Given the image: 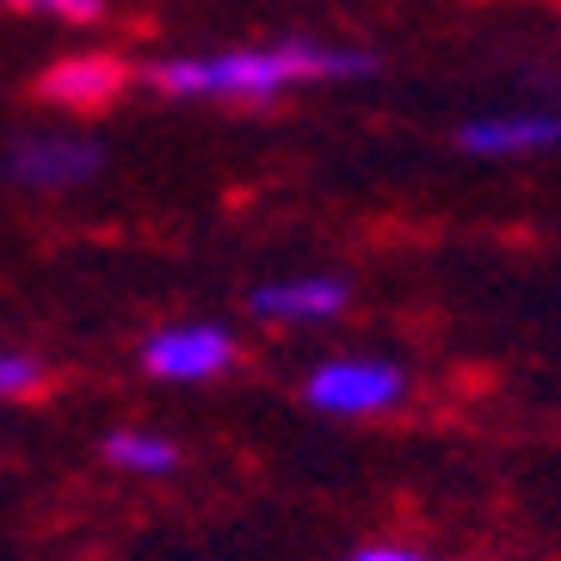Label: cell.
<instances>
[{
  "label": "cell",
  "mask_w": 561,
  "mask_h": 561,
  "mask_svg": "<svg viewBox=\"0 0 561 561\" xmlns=\"http://www.w3.org/2000/svg\"><path fill=\"white\" fill-rule=\"evenodd\" d=\"M377 75L370 50L314 44V37H278V44H234L204 56H161L149 62V87L173 100H278L309 81H364Z\"/></svg>",
  "instance_id": "1"
},
{
  "label": "cell",
  "mask_w": 561,
  "mask_h": 561,
  "mask_svg": "<svg viewBox=\"0 0 561 561\" xmlns=\"http://www.w3.org/2000/svg\"><path fill=\"white\" fill-rule=\"evenodd\" d=\"M105 149L68 130H25L0 149V180L19 192H81L100 180Z\"/></svg>",
  "instance_id": "2"
},
{
  "label": "cell",
  "mask_w": 561,
  "mask_h": 561,
  "mask_svg": "<svg viewBox=\"0 0 561 561\" xmlns=\"http://www.w3.org/2000/svg\"><path fill=\"white\" fill-rule=\"evenodd\" d=\"M302 396L314 413H333V420H377L408 401V370L389 358H328L309 370Z\"/></svg>",
  "instance_id": "3"
},
{
  "label": "cell",
  "mask_w": 561,
  "mask_h": 561,
  "mask_svg": "<svg viewBox=\"0 0 561 561\" xmlns=\"http://www.w3.org/2000/svg\"><path fill=\"white\" fill-rule=\"evenodd\" d=\"M234 333L216 328V321H173V328H154L142 340V370L154 382H210L222 370H234Z\"/></svg>",
  "instance_id": "4"
},
{
  "label": "cell",
  "mask_w": 561,
  "mask_h": 561,
  "mask_svg": "<svg viewBox=\"0 0 561 561\" xmlns=\"http://www.w3.org/2000/svg\"><path fill=\"white\" fill-rule=\"evenodd\" d=\"M561 142V117L556 112H506V117H476L457 130L462 154L481 161H512V154H543Z\"/></svg>",
  "instance_id": "5"
},
{
  "label": "cell",
  "mask_w": 561,
  "mask_h": 561,
  "mask_svg": "<svg viewBox=\"0 0 561 561\" xmlns=\"http://www.w3.org/2000/svg\"><path fill=\"white\" fill-rule=\"evenodd\" d=\"M352 302V284L346 278H278V284H260L248 297V309L260 321H284V328H309V321H333L346 314Z\"/></svg>",
  "instance_id": "6"
},
{
  "label": "cell",
  "mask_w": 561,
  "mask_h": 561,
  "mask_svg": "<svg viewBox=\"0 0 561 561\" xmlns=\"http://www.w3.org/2000/svg\"><path fill=\"white\" fill-rule=\"evenodd\" d=\"M117 81H124V68L112 56H68L44 75V100L50 105H75V112H100V105L117 100Z\"/></svg>",
  "instance_id": "7"
},
{
  "label": "cell",
  "mask_w": 561,
  "mask_h": 561,
  "mask_svg": "<svg viewBox=\"0 0 561 561\" xmlns=\"http://www.w3.org/2000/svg\"><path fill=\"white\" fill-rule=\"evenodd\" d=\"M105 462L124 469V476H173V469H180V445L161 438V432L117 426L112 438H105Z\"/></svg>",
  "instance_id": "8"
},
{
  "label": "cell",
  "mask_w": 561,
  "mask_h": 561,
  "mask_svg": "<svg viewBox=\"0 0 561 561\" xmlns=\"http://www.w3.org/2000/svg\"><path fill=\"white\" fill-rule=\"evenodd\" d=\"M44 358L37 352H19V346H0V401H19V396H37L44 389Z\"/></svg>",
  "instance_id": "9"
},
{
  "label": "cell",
  "mask_w": 561,
  "mask_h": 561,
  "mask_svg": "<svg viewBox=\"0 0 561 561\" xmlns=\"http://www.w3.org/2000/svg\"><path fill=\"white\" fill-rule=\"evenodd\" d=\"M19 13H37V19H62V25H93L105 19V0H7Z\"/></svg>",
  "instance_id": "10"
},
{
  "label": "cell",
  "mask_w": 561,
  "mask_h": 561,
  "mask_svg": "<svg viewBox=\"0 0 561 561\" xmlns=\"http://www.w3.org/2000/svg\"><path fill=\"white\" fill-rule=\"evenodd\" d=\"M346 561H426L420 549H396V543H370V549H358V556H346Z\"/></svg>",
  "instance_id": "11"
}]
</instances>
